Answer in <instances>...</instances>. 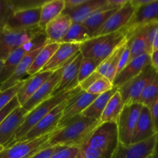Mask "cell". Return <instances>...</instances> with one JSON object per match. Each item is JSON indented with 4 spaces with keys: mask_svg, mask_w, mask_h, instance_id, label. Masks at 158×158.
<instances>
[{
    "mask_svg": "<svg viewBox=\"0 0 158 158\" xmlns=\"http://www.w3.org/2000/svg\"><path fill=\"white\" fill-rule=\"evenodd\" d=\"M101 123L99 120L81 114L59 124L48 140L49 147H78L85 144L93 131Z\"/></svg>",
    "mask_w": 158,
    "mask_h": 158,
    "instance_id": "obj_1",
    "label": "cell"
},
{
    "mask_svg": "<svg viewBox=\"0 0 158 158\" xmlns=\"http://www.w3.org/2000/svg\"><path fill=\"white\" fill-rule=\"evenodd\" d=\"M124 28L112 33L92 37L80 45V52L84 58L95 60L101 64L120 45L126 41Z\"/></svg>",
    "mask_w": 158,
    "mask_h": 158,
    "instance_id": "obj_2",
    "label": "cell"
},
{
    "mask_svg": "<svg viewBox=\"0 0 158 158\" xmlns=\"http://www.w3.org/2000/svg\"><path fill=\"white\" fill-rule=\"evenodd\" d=\"M78 87L79 86L74 88L72 90L63 91V92H60L56 95L53 96V97H50L49 99L42 102L38 106H36L30 112L28 113L21 126L15 131L13 137L9 140V143L6 144L5 148H9L11 145L20 141L26 135V133L29 132L40 120H41L43 117H46L51 110H53L60 103H61L65 100L69 98L71 95H73L77 91Z\"/></svg>",
    "mask_w": 158,
    "mask_h": 158,
    "instance_id": "obj_3",
    "label": "cell"
},
{
    "mask_svg": "<svg viewBox=\"0 0 158 158\" xmlns=\"http://www.w3.org/2000/svg\"><path fill=\"white\" fill-rule=\"evenodd\" d=\"M85 143L110 158L119 144L117 123L116 122L101 123Z\"/></svg>",
    "mask_w": 158,
    "mask_h": 158,
    "instance_id": "obj_4",
    "label": "cell"
},
{
    "mask_svg": "<svg viewBox=\"0 0 158 158\" xmlns=\"http://www.w3.org/2000/svg\"><path fill=\"white\" fill-rule=\"evenodd\" d=\"M44 32L40 27L26 30H12L0 26V60H5L15 50Z\"/></svg>",
    "mask_w": 158,
    "mask_h": 158,
    "instance_id": "obj_5",
    "label": "cell"
},
{
    "mask_svg": "<svg viewBox=\"0 0 158 158\" xmlns=\"http://www.w3.org/2000/svg\"><path fill=\"white\" fill-rule=\"evenodd\" d=\"M156 73V72L151 65H149L139 75L118 89L125 105L139 103V100L143 91L147 84L153 80Z\"/></svg>",
    "mask_w": 158,
    "mask_h": 158,
    "instance_id": "obj_6",
    "label": "cell"
},
{
    "mask_svg": "<svg viewBox=\"0 0 158 158\" xmlns=\"http://www.w3.org/2000/svg\"><path fill=\"white\" fill-rule=\"evenodd\" d=\"M143 106L140 103L125 105L117 121L119 143L128 146L132 143L136 123Z\"/></svg>",
    "mask_w": 158,
    "mask_h": 158,
    "instance_id": "obj_7",
    "label": "cell"
},
{
    "mask_svg": "<svg viewBox=\"0 0 158 158\" xmlns=\"http://www.w3.org/2000/svg\"><path fill=\"white\" fill-rule=\"evenodd\" d=\"M52 133L32 140L19 141L6 148L0 153V158H29L42 149L49 148L48 140Z\"/></svg>",
    "mask_w": 158,
    "mask_h": 158,
    "instance_id": "obj_8",
    "label": "cell"
},
{
    "mask_svg": "<svg viewBox=\"0 0 158 158\" xmlns=\"http://www.w3.org/2000/svg\"><path fill=\"white\" fill-rule=\"evenodd\" d=\"M69 98H68L64 101L62 102L61 103H60L53 110H51L46 117H43L41 120H40L29 132L26 133V135L20 141L32 140L54 132L57 129V126L60 123V120L61 119L62 115H63L64 109L65 105H66L67 100Z\"/></svg>",
    "mask_w": 158,
    "mask_h": 158,
    "instance_id": "obj_9",
    "label": "cell"
},
{
    "mask_svg": "<svg viewBox=\"0 0 158 158\" xmlns=\"http://www.w3.org/2000/svg\"><path fill=\"white\" fill-rule=\"evenodd\" d=\"M157 135L128 146L119 143L110 158H148L153 154Z\"/></svg>",
    "mask_w": 158,
    "mask_h": 158,
    "instance_id": "obj_10",
    "label": "cell"
},
{
    "mask_svg": "<svg viewBox=\"0 0 158 158\" xmlns=\"http://www.w3.org/2000/svg\"><path fill=\"white\" fill-rule=\"evenodd\" d=\"M82 59L83 56L81 55V52H79L68 63L64 65L61 78L53 93V96L63 91L72 90L79 86L77 79H78L79 69Z\"/></svg>",
    "mask_w": 158,
    "mask_h": 158,
    "instance_id": "obj_11",
    "label": "cell"
},
{
    "mask_svg": "<svg viewBox=\"0 0 158 158\" xmlns=\"http://www.w3.org/2000/svg\"><path fill=\"white\" fill-rule=\"evenodd\" d=\"M41 7L16 11L8 20L5 27L12 30H26L39 27Z\"/></svg>",
    "mask_w": 158,
    "mask_h": 158,
    "instance_id": "obj_12",
    "label": "cell"
},
{
    "mask_svg": "<svg viewBox=\"0 0 158 158\" xmlns=\"http://www.w3.org/2000/svg\"><path fill=\"white\" fill-rule=\"evenodd\" d=\"M135 10L136 9L131 4V2L128 1L107 19L94 37L112 33L122 29L130 21Z\"/></svg>",
    "mask_w": 158,
    "mask_h": 158,
    "instance_id": "obj_13",
    "label": "cell"
},
{
    "mask_svg": "<svg viewBox=\"0 0 158 158\" xmlns=\"http://www.w3.org/2000/svg\"><path fill=\"white\" fill-rule=\"evenodd\" d=\"M97 97L98 96L92 95L87 93L86 91L82 90L79 87L77 90L67 100L66 105L64 109L63 115L59 124H61L68 119H71L73 117L81 114L95 100Z\"/></svg>",
    "mask_w": 158,
    "mask_h": 158,
    "instance_id": "obj_14",
    "label": "cell"
},
{
    "mask_svg": "<svg viewBox=\"0 0 158 158\" xmlns=\"http://www.w3.org/2000/svg\"><path fill=\"white\" fill-rule=\"evenodd\" d=\"M151 23H158V0H153L150 4L135 10L130 21L124 27L126 37L141 26Z\"/></svg>",
    "mask_w": 158,
    "mask_h": 158,
    "instance_id": "obj_15",
    "label": "cell"
},
{
    "mask_svg": "<svg viewBox=\"0 0 158 158\" xmlns=\"http://www.w3.org/2000/svg\"><path fill=\"white\" fill-rule=\"evenodd\" d=\"M64 66L56 70L55 72L52 73L50 77L42 84V86L37 89V92L30 97V99L24 105L22 106L23 109L26 110L28 113L30 112L33 109H34L42 102L45 101L52 97L53 93L61 78Z\"/></svg>",
    "mask_w": 158,
    "mask_h": 158,
    "instance_id": "obj_16",
    "label": "cell"
},
{
    "mask_svg": "<svg viewBox=\"0 0 158 158\" xmlns=\"http://www.w3.org/2000/svg\"><path fill=\"white\" fill-rule=\"evenodd\" d=\"M149 65H150V54L144 53L133 59L115 77L112 81L113 86L119 89L125 83L139 75Z\"/></svg>",
    "mask_w": 158,
    "mask_h": 158,
    "instance_id": "obj_17",
    "label": "cell"
},
{
    "mask_svg": "<svg viewBox=\"0 0 158 158\" xmlns=\"http://www.w3.org/2000/svg\"><path fill=\"white\" fill-rule=\"evenodd\" d=\"M27 114V111L20 106L0 123V144L4 146V148L6 146L15 131L21 126Z\"/></svg>",
    "mask_w": 158,
    "mask_h": 158,
    "instance_id": "obj_18",
    "label": "cell"
},
{
    "mask_svg": "<svg viewBox=\"0 0 158 158\" xmlns=\"http://www.w3.org/2000/svg\"><path fill=\"white\" fill-rule=\"evenodd\" d=\"M79 52L80 44L60 43L57 50L40 72H55L63 67Z\"/></svg>",
    "mask_w": 158,
    "mask_h": 158,
    "instance_id": "obj_19",
    "label": "cell"
},
{
    "mask_svg": "<svg viewBox=\"0 0 158 158\" xmlns=\"http://www.w3.org/2000/svg\"><path fill=\"white\" fill-rule=\"evenodd\" d=\"M43 47V46H41V47L32 49L25 55V56L22 59L20 63L17 66L13 74L5 83L0 85V91H4L6 89L12 87L20 82L25 80L24 78L26 77H29L27 74L28 70L30 68V66H32L34 60H35V58Z\"/></svg>",
    "mask_w": 158,
    "mask_h": 158,
    "instance_id": "obj_20",
    "label": "cell"
},
{
    "mask_svg": "<svg viewBox=\"0 0 158 158\" xmlns=\"http://www.w3.org/2000/svg\"><path fill=\"white\" fill-rule=\"evenodd\" d=\"M72 23L69 15L64 13L50 22L44 29L47 44L60 43Z\"/></svg>",
    "mask_w": 158,
    "mask_h": 158,
    "instance_id": "obj_21",
    "label": "cell"
},
{
    "mask_svg": "<svg viewBox=\"0 0 158 158\" xmlns=\"http://www.w3.org/2000/svg\"><path fill=\"white\" fill-rule=\"evenodd\" d=\"M154 135L157 134L155 131L150 110L149 107L143 106L136 123L132 143H139Z\"/></svg>",
    "mask_w": 158,
    "mask_h": 158,
    "instance_id": "obj_22",
    "label": "cell"
},
{
    "mask_svg": "<svg viewBox=\"0 0 158 158\" xmlns=\"http://www.w3.org/2000/svg\"><path fill=\"white\" fill-rule=\"evenodd\" d=\"M51 74V72H39L35 75L28 77L23 81L16 95L20 106L24 105L30 99L42 84L50 77Z\"/></svg>",
    "mask_w": 158,
    "mask_h": 158,
    "instance_id": "obj_23",
    "label": "cell"
},
{
    "mask_svg": "<svg viewBox=\"0 0 158 158\" xmlns=\"http://www.w3.org/2000/svg\"><path fill=\"white\" fill-rule=\"evenodd\" d=\"M118 9L106 2L105 6L93 12L82 24L88 29L91 36L94 37L107 19Z\"/></svg>",
    "mask_w": 158,
    "mask_h": 158,
    "instance_id": "obj_24",
    "label": "cell"
},
{
    "mask_svg": "<svg viewBox=\"0 0 158 158\" xmlns=\"http://www.w3.org/2000/svg\"><path fill=\"white\" fill-rule=\"evenodd\" d=\"M106 2L107 0H86L81 6L69 10H64L62 13L69 15L73 23H82L93 12L105 6Z\"/></svg>",
    "mask_w": 158,
    "mask_h": 158,
    "instance_id": "obj_25",
    "label": "cell"
},
{
    "mask_svg": "<svg viewBox=\"0 0 158 158\" xmlns=\"http://www.w3.org/2000/svg\"><path fill=\"white\" fill-rule=\"evenodd\" d=\"M64 9V0L46 1L41 6L39 27L44 31L46 25L62 14Z\"/></svg>",
    "mask_w": 158,
    "mask_h": 158,
    "instance_id": "obj_26",
    "label": "cell"
},
{
    "mask_svg": "<svg viewBox=\"0 0 158 158\" xmlns=\"http://www.w3.org/2000/svg\"><path fill=\"white\" fill-rule=\"evenodd\" d=\"M118 90V88L113 87L110 90L101 94L96 97L95 100L88 106L87 109H85L81 113V115L84 117H89V118L95 119V120H100L102 112L105 110L107 103H108L110 99L112 98L115 93Z\"/></svg>",
    "mask_w": 158,
    "mask_h": 158,
    "instance_id": "obj_27",
    "label": "cell"
},
{
    "mask_svg": "<svg viewBox=\"0 0 158 158\" xmlns=\"http://www.w3.org/2000/svg\"><path fill=\"white\" fill-rule=\"evenodd\" d=\"M125 106L123 100L119 91H116L107 103L105 110L101 116V123L116 122L117 123L119 117Z\"/></svg>",
    "mask_w": 158,
    "mask_h": 158,
    "instance_id": "obj_28",
    "label": "cell"
},
{
    "mask_svg": "<svg viewBox=\"0 0 158 158\" xmlns=\"http://www.w3.org/2000/svg\"><path fill=\"white\" fill-rule=\"evenodd\" d=\"M60 44V43H49V44L45 45L42 48L34 60L32 66L28 70L27 74L29 77L35 75L42 70V69L44 67L45 65L49 62L53 55L57 50Z\"/></svg>",
    "mask_w": 158,
    "mask_h": 158,
    "instance_id": "obj_29",
    "label": "cell"
},
{
    "mask_svg": "<svg viewBox=\"0 0 158 158\" xmlns=\"http://www.w3.org/2000/svg\"><path fill=\"white\" fill-rule=\"evenodd\" d=\"M91 38L92 36L90 32L82 23H72L60 43H75L81 45Z\"/></svg>",
    "mask_w": 158,
    "mask_h": 158,
    "instance_id": "obj_30",
    "label": "cell"
},
{
    "mask_svg": "<svg viewBox=\"0 0 158 158\" xmlns=\"http://www.w3.org/2000/svg\"><path fill=\"white\" fill-rule=\"evenodd\" d=\"M158 100V73L143 91L139 103L150 108Z\"/></svg>",
    "mask_w": 158,
    "mask_h": 158,
    "instance_id": "obj_31",
    "label": "cell"
},
{
    "mask_svg": "<svg viewBox=\"0 0 158 158\" xmlns=\"http://www.w3.org/2000/svg\"><path fill=\"white\" fill-rule=\"evenodd\" d=\"M114 87L112 82L110 81L105 77H101L95 80L91 86L88 87L86 92L92 95L99 96L107 91L110 90Z\"/></svg>",
    "mask_w": 158,
    "mask_h": 158,
    "instance_id": "obj_32",
    "label": "cell"
},
{
    "mask_svg": "<svg viewBox=\"0 0 158 158\" xmlns=\"http://www.w3.org/2000/svg\"><path fill=\"white\" fill-rule=\"evenodd\" d=\"M126 42L127 40L122 45H120L112 53V58L111 63H110L109 66L108 68V70H107L106 74H105V77L108 78L111 82L113 81L115 77L117 74V69L119 63V60H120L122 52H123L124 49H125Z\"/></svg>",
    "mask_w": 158,
    "mask_h": 158,
    "instance_id": "obj_33",
    "label": "cell"
},
{
    "mask_svg": "<svg viewBox=\"0 0 158 158\" xmlns=\"http://www.w3.org/2000/svg\"><path fill=\"white\" fill-rule=\"evenodd\" d=\"M99 65L100 64L98 62L92 59L84 58L83 57L81 63L80 69H79L78 79H77L78 83H81L82 81L86 80L88 77H90L97 69Z\"/></svg>",
    "mask_w": 158,
    "mask_h": 158,
    "instance_id": "obj_34",
    "label": "cell"
},
{
    "mask_svg": "<svg viewBox=\"0 0 158 158\" xmlns=\"http://www.w3.org/2000/svg\"><path fill=\"white\" fill-rule=\"evenodd\" d=\"M147 41V53L151 55L153 52V44L155 36L158 31V23H151L143 26Z\"/></svg>",
    "mask_w": 158,
    "mask_h": 158,
    "instance_id": "obj_35",
    "label": "cell"
},
{
    "mask_svg": "<svg viewBox=\"0 0 158 158\" xmlns=\"http://www.w3.org/2000/svg\"><path fill=\"white\" fill-rule=\"evenodd\" d=\"M24 81V80H23ZM23 81L20 82L12 87L6 89L4 91H0V110H2L8 103H10L12 99L16 97L19 92V89L21 87Z\"/></svg>",
    "mask_w": 158,
    "mask_h": 158,
    "instance_id": "obj_36",
    "label": "cell"
},
{
    "mask_svg": "<svg viewBox=\"0 0 158 158\" xmlns=\"http://www.w3.org/2000/svg\"><path fill=\"white\" fill-rule=\"evenodd\" d=\"M15 12L28 9L41 7L46 1L44 0H10Z\"/></svg>",
    "mask_w": 158,
    "mask_h": 158,
    "instance_id": "obj_37",
    "label": "cell"
},
{
    "mask_svg": "<svg viewBox=\"0 0 158 158\" xmlns=\"http://www.w3.org/2000/svg\"><path fill=\"white\" fill-rule=\"evenodd\" d=\"M15 12L10 0H0V26H5Z\"/></svg>",
    "mask_w": 158,
    "mask_h": 158,
    "instance_id": "obj_38",
    "label": "cell"
},
{
    "mask_svg": "<svg viewBox=\"0 0 158 158\" xmlns=\"http://www.w3.org/2000/svg\"><path fill=\"white\" fill-rule=\"evenodd\" d=\"M76 158H108L98 150L85 143L79 148V152Z\"/></svg>",
    "mask_w": 158,
    "mask_h": 158,
    "instance_id": "obj_39",
    "label": "cell"
},
{
    "mask_svg": "<svg viewBox=\"0 0 158 158\" xmlns=\"http://www.w3.org/2000/svg\"><path fill=\"white\" fill-rule=\"evenodd\" d=\"M78 152V147H60L50 158H76Z\"/></svg>",
    "mask_w": 158,
    "mask_h": 158,
    "instance_id": "obj_40",
    "label": "cell"
},
{
    "mask_svg": "<svg viewBox=\"0 0 158 158\" xmlns=\"http://www.w3.org/2000/svg\"><path fill=\"white\" fill-rule=\"evenodd\" d=\"M20 106V103H19L18 100H17V97H15V98L12 99V100L10 103H8L2 110H0V123L6 118V117L9 114H11L15 108H17Z\"/></svg>",
    "mask_w": 158,
    "mask_h": 158,
    "instance_id": "obj_41",
    "label": "cell"
},
{
    "mask_svg": "<svg viewBox=\"0 0 158 158\" xmlns=\"http://www.w3.org/2000/svg\"><path fill=\"white\" fill-rule=\"evenodd\" d=\"M61 146H54L42 149L35 154L32 155L29 158H50L53 154L59 149Z\"/></svg>",
    "mask_w": 158,
    "mask_h": 158,
    "instance_id": "obj_42",
    "label": "cell"
},
{
    "mask_svg": "<svg viewBox=\"0 0 158 158\" xmlns=\"http://www.w3.org/2000/svg\"><path fill=\"white\" fill-rule=\"evenodd\" d=\"M150 113H151L153 124H154L155 131H156V134L158 135V100H156V103L150 108Z\"/></svg>",
    "mask_w": 158,
    "mask_h": 158,
    "instance_id": "obj_43",
    "label": "cell"
},
{
    "mask_svg": "<svg viewBox=\"0 0 158 158\" xmlns=\"http://www.w3.org/2000/svg\"><path fill=\"white\" fill-rule=\"evenodd\" d=\"M85 1L86 0H64V10L74 9V8L85 3Z\"/></svg>",
    "mask_w": 158,
    "mask_h": 158,
    "instance_id": "obj_44",
    "label": "cell"
},
{
    "mask_svg": "<svg viewBox=\"0 0 158 158\" xmlns=\"http://www.w3.org/2000/svg\"><path fill=\"white\" fill-rule=\"evenodd\" d=\"M150 65L154 70L158 73V49L153 51L150 55Z\"/></svg>",
    "mask_w": 158,
    "mask_h": 158,
    "instance_id": "obj_45",
    "label": "cell"
},
{
    "mask_svg": "<svg viewBox=\"0 0 158 158\" xmlns=\"http://www.w3.org/2000/svg\"><path fill=\"white\" fill-rule=\"evenodd\" d=\"M153 1V0H130L131 4L133 5L135 9H138L139 7H142V6H147V5L151 3Z\"/></svg>",
    "mask_w": 158,
    "mask_h": 158,
    "instance_id": "obj_46",
    "label": "cell"
},
{
    "mask_svg": "<svg viewBox=\"0 0 158 158\" xmlns=\"http://www.w3.org/2000/svg\"><path fill=\"white\" fill-rule=\"evenodd\" d=\"M152 157L158 158V135H157V138H156V143H155L154 149H153V154H152Z\"/></svg>",
    "mask_w": 158,
    "mask_h": 158,
    "instance_id": "obj_47",
    "label": "cell"
},
{
    "mask_svg": "<svg viewBox=\"0 0 158 158\" xmlns=\"http://www.w3.org/2000/svg\"><path fill=\"white\" fill-rule=\"evenodd\" d=\"M158 49V31L156 34V36H155L154 41H153V51L156 50Z\"/></svg>",
    "mask_w": 158,
    "mask_h": 158,
    "instance_id": "obj_48",
    "label": "cell"
},
{
    "mask_svg": "<svg viewBox=\"0 0 158 158\" xmlns=\"http://www.w3.org/2000/svg\"><path fill=\"white\" fill-rule=\"evenodd\" d=\"M4 149H5L4 146H2V145L0 144V153H1L2 151H3V150H4Z\"/></svg>",
    "mask_w": 158,
    "mask_h": 158,
    "instance_id": "obj_49",
    "label": "cell"
},
{
    "mask_svg": "<svg viewBox=\"0 0 158 158\" xmlns=\"http://www.w3.org/2000/svg\"><path fill=\"white\" fill-rule=\"evenodd\" d=\"M3 63H4V61H3V60H0V70H1V68H2V66Z\"/></svg>",
    "mask_w": 158,
    "mask_h": 158,
    "instance_id": "obj_50",
    "label": "cell"
},
{
    "mask_svg": "<svg viewBox=\"0 0 158 158\" xmlns=\"http://www.w3.org/2000/svg\"><path fill=\"white\" fill-rule=\"evenodd\" d=\"M148 158H153V157H152V155H151V156H150V157H149Z\"/></svg>",
    "mask_w": 158,
    "mask_h": 158,
    "instance_id": "obj_51",
    "label": "cell"
}]
</instances>
